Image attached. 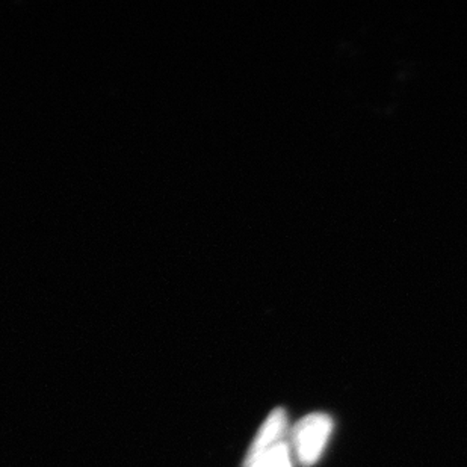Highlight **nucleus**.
Masks as SVG:
<instances>
[{"label": "nucleus", "instance_id": "f257e3e1", "mask_svg": "<svg viewBox=\"0 0 467 467\" xmlns=\"http://www.w3.org/2000/svg\"><path fill=\"white\" fill-rule=\"evenodd\" d=\"M330 431V419L324 415L309 416L298 425L296 445L301 463L309 466L319 459Z\"/></svg>", "mask_w": 467, "mask_h": 467}, {"label": "nucleus", "instance_id": "f03ea898", "mask_svg": "<svg viewBox=\"0 0 467 467\" xmlns=\"http://www.w3.org/2000/svg\"><path fill=\"white\" fill-rule=\"evenodd\" d=\"M285 427H286V415L283 413V410L273 411L257 434L252 448L248 451L244 467H257V464L266 457L269 451L277 446L275 443L285 431Z\"/></svg>", "mask_w": 467, "mask_h": 467}, {"label": "nucleus", "instance_id": "7ed1b4c3", "mask_svg": "<svg viewBox=\"0 0 467 467\" xmlns=\"http://www.w3.org/2000/svg\"><path fill=\"white\" fill-rule=\"evenodd\" d=\"M257 467H291V460H289V452L285 445H277L269 451Z\"/></svg>", "mask_w": 467, "mask_h": 467}]
</instances>
